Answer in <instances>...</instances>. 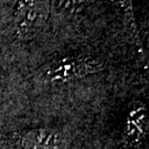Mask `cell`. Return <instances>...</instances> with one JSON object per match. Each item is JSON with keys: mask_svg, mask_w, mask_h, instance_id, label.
I'll list each match as a JSON object with an SVG mask.
<instances>
[{"mask_svg": "<svg viewBox=\"0 0 149 149\" xmlns=\"http://www.w3.org/2000/svg\"><path fill=\"white\" fill-rule=\"evenodd\" d=\"M102 70V63L87 56H69L58 60L44 72V79L52 83H64L84 77Z\"/></svg>", "mask_w": 149, "mask_h": 149, "instance_id": "obj_2", "label": "cell"}, {"mask_svg": "<svg viewBox=\"0 0 149 149\" xmlns=\"http://www.w3.org/2000/svg\"><path fill=\"white\" fill-rule=\"evenodd\" d=\"M51 13V0H19L15 9L12 30L21 40L38 36Z\"/></svg>", "mask_w": 149, "mask_h": 149, "instance_id": "obj_1", "label": "cell"}, {"mask_svg": "<svg viewBox=\"0 0 149 149\" xmlns=\"http://www.w3.org/2000/svg\"><path fill=\"white\" fill-rule=\"evenodd\" d=\"M61 139L58 133L39 129L24 134L20 143L22 149H58L62 143Z\"/></svg>", "mask_w": 149, "mask_h": 149, "instance_id": "obj_3", "label": "cell"}, {"mask_svg": "<svg viewBox=\"0 0 149 149\" xmlns=\"http://www.w3.org/2000/svg\"><path fill=\"white\" fill-rule=\"evenodd\" d=\"M113 7H115L119 13L125 16L126 20L134 22L133 0H108Z\"/></svg>", "mask_w": 149, "mask_h": 149, "instance_id": "obj_4", "label": "cell"}]
</instances>
